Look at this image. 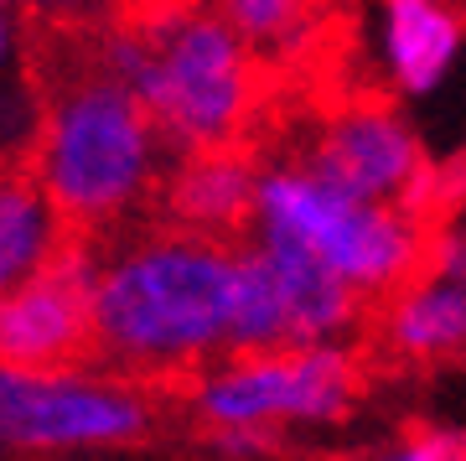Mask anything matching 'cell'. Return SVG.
Returning <instances> with one entry per match:
<instances>
[{
    "mask_svg": "<svg viewBox=\"0 0 466 461\" xmlns=\"http://www.w3.org/2000/svg\"><path fill=\"white\" fill-rule=\"evenodd\" d=\"M67 239L57 202L47 198L32 161H0V296L47 264Z\"/></svg>",
    "mask_w": 466,
    "mask_h": 461,
    "instance_id": "obj_8",
    "label": "cell"
},
{
    "mask_svg": "<svg viewBox=\"0 0 466 461\" xmlns=\"http://www.w3.org/2000/svg\"><path fill=\"white\" fill-rule=\"evenodd\" d=\"M389 11V67L400 88L425 94L441 73H446L461 21L446 0H383Z\"/></svg>",
    "mask_w": 466,
    "mask_h": 461,
    "instance_id": "obj_9",
    "label": "cell"
},
{
    "mask_svg": "<svg viewBox=\"0 0 466 461\" xmlns=\"http://www.w3.org/2000/svg\"><path fill=\"white\" fill-rule=\"evenodd\" d=\"M259 150L249 146H208L182 150V161L161 177L156 218L182 229L213 233V239H244L249 223H259Z\"/></svg>",
    "mask_w": 466,
    "mask_h": 461,
    "instance_id": "obj_7",
    "label": "cell"
},
{
    "mask_svg": "<svg viewBox=\"0 0 466 461\" xmlns=\"http://www.w3.org/2000/svg\"><path fill=\"white\" fill-rule=\"evenodd\" d=\"M259 229L317 249L373 306L435 270L441 239H446V233H425L400 202L352 198L296 166H280L259 181Z\"/></svg>",
    "mask_w": 466,
    "mask_h": 461,
    "instance_id": "obj_3",
    "label": "cell"
},
{
    "mask_svg": "<svg viewBox=\"0 0 466 461\" xmlns=\"http://www.w3.org/2000/svg\"><path fill=\"white\" fill-rule=\"evenodd\" d=\"M379 363L363 347L300 343L223 358L213 379L192 389L208 425H275V420H337L363 394Z\"/></svg>",
    "mask_w": 466,
    "mask_h": 461,
    "instance_id": "obj_4",
    "label": "cell"
},
{
    "mask_svg": "<svg viewBox=\"0 0 466 461\" xmlns=\"http://www.w3.org/2000/svg\"><path fill=\"white\" fill-rule=\"evenodd\" d=\"M156 425V405L119 384L73 374L0 368V441L5 446H130Z\"/></svg>",
    "mask_w": 466,
    "mask_h": 461,
    "instance_id": "obj_6",
    "label": "cell"
},
{
    "mask_svg": "<svg viewBox=\"0 0 466 461\" xmlns=\"http://www.w3.org/2000/svg\"><path fill=\"white\" fill-rule=\"evenodd\" d=\"M146 99L115 73L104 36H67L47 67V104L32 146V171L73 233H115L161 192V161Z\"/></svg>",
    "mask_w": 466,
    "mask_h": 461,
    "instance_id": "obj_2",
    "label": "cell"
},
{
    "mask_svg": "<svg viewBox=\"0 0 466 461\" xmlns=\"http://www.w3.org/2000/svg\"><path fill=\"white\" fill-rule=\"evenodd\" d=\"M233 296L238 244L161 218V229L130 239L115 254H99L94 368L192 394L202 384V368L228 358Z\"/></svg>",
    "mask_w": 466,
    "mask_h": 461,
    "instance_id": "obj_1",
    "label": "cell"
},
{
    "mask_svg": "<svg viewBox=\"0 0 466 461\" xmlns=\"http://www.w3.org/2000/svg\"><path fill=\"white\" fill-rule=\"evenodd\" d=\"M208 5L275 67L296 63L321 26L337 11H348V0H208Z\"/></svg>",
    "mask_w": 466,
    "mask_h": 461,
    "instance_id": "obj_10",
    "label": "cell"
},
{
    "mask_svg": "<svg viewBox=\"0 0 466 461\" xmlns=\"http://www.w3.org/2000/svg\"><path fill=\"white\" fill-rule=\"evenodd\" d=\"M94 275H99L94 239L67 229L57 254L0 296V368H21V374L94 368L99 358Z\"/></svg>",
    "mask_w": 466,
    "mask_h": 461,
    "instance_id": "obj_5",
    "label": "cell"
},
{
    "mask_svg": "<svg viewBox=\"0 0 466 461\" xmlns=\"http://www.w3.org/2000/svg\"><path fill=\"white\" fill-rule=\"evenodd\" d=\"M5 42H11V32H5V16H0V57H5Z\"/></svg>",
    "mask_w": 466,
    "mask_h": 461,
    "instance_id": "obj_11",
    "label": "cell"
}]
</instances>
